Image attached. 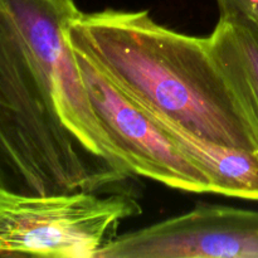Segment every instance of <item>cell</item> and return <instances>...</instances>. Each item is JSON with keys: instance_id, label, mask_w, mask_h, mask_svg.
Listing matches in <instances>:
<instances>
[{"instance_id": "cell-1", "label": "cell", "mask_w": 258, "mask_h": 258, "mask_svg": "<svg viewBox=\"0 0 258 258\" xmlns=\"http://www.w3.org/2000/svg\"><path fill=\"white\" fill-rule=\"evenodd\" d=\"M73 0H0V186L118 190L134 176L96 118L66 27Z\"/></svg>"}, {"instance_id": "cell-2", "label": "cell", "mask_w": 258, "mask_h": 258, "mask_svg": "<svg viewBox=\"0 0 258 258\" xmlns=\"http://www.w3.org/2000/svg\"><path fill=\"white\" fill-rule=\"evenodd\" d=\"M66 37L73 50L153 117L219 145L258 150L253 125L208 37L169 29L148 10L116 9L80 10Z\"/></svg>"}, {"instance_id": "cell-3", "label": "cell", "mask_w": 258, "mask_h": 258, "mask_svg": "<svg viewBox=\"0 0 258 258\" xmlns=\"http://www.w3.org/2000/svg\"><path fill=\"white\" fill-rule=\"evenodd\" d=\"M141 212L120 189L24 196L0 186V256L97 258Z\"/></svg>"}, {"instance_id": "cell-4", "label": "cell", "mask_w": 258, "mask_h": 258, "mask_svg": "<svg viewBox=\"0 0 258 258\" xmlns=\"http://www.w3.org/2000/svg\"><path fill=\"white\" fill-rule=\"evenodd\" d=\"M75 54L96 118L134 175L189 193H214L208 175L146 111L128 100L87 58L76 50Z\"/></svg>"}, {"instance_id": "cell-5", "label": "cell", "mask_w": 258, "mask_h": 258, "mask_svg": "<svg viewBox=\"0 0 258 258\" xmlns=\"http://www.w3.org/2000/svg\"><path fill=\"white\" fill-rule=\"evenodd\" d=\"M97 258H258V211L198 204L120 234Z\"/></svg>"}, {"instance_id": "cell-6", "label": "cell", "mask_w": 258, "mask_h": 258, "mask_svg": "<svg viewBox=\"0 0 258 258\" xmlns=\"http://www.w3.org/2000/svg\"><path fill=\"white\" fill-rule=\"evenodd\" d=\"M153 118L208 175L214 186V194L258 202V150L219 145L178 126Z\"/></svg>"}, {"instance_id": "cell-7", "label": "cell", "mask_w": 258, "mask_h": 258, "mask_svg": "<svg viewBox=\"0 0 258 258\" xmlns=\"http://www.w3.org/2000/svg\"><path fill=\"white\" fill-rule=\"evenodd\" d=\"M211 50L258 136V23L219 17L208 35Z\"/></svg>"}, {"instance_id": "cell-8", "label": "cell", "mask_w": 258, "mask_h": 258, "mask_svg": "<svg viewBox=\"0 0 258 258\" xmlns=\"http://www.w3.org/2000/svg\"><path fill=\"white\" fill-rule=\"evenodd\" d=\"M219 17H244L258 23V0H216Z\"/></svg>"}]
</instances>
